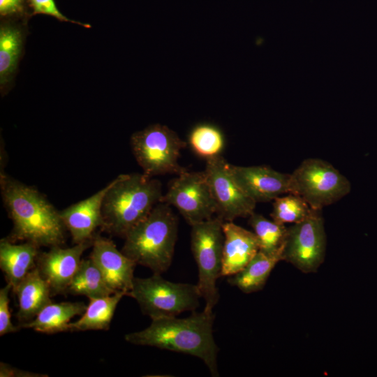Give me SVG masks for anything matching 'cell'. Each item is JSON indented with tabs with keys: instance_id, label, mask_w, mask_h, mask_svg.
<instances>
[{
	"instance_id": "obj_1",
	"label": "cell",
	"mask_w": 377,
	"mask_h": 377,
	"mask_svg": "<svg viewBox=\"0 0 377 377\" xmlns=\"http://www.w3.org/2000/svg\"><path fill=\"white\" fill-rule=\"evenodd\" d=\"M0 177L3 202L13 224L7 238L39 247L61 246L67 230L59 211L36 188L3 172Z\"/></svg>"
},
{
	"instance_id": "obj_2",
	"label": "cell",
	"mask_w": 377,
	"mask_h": 377,
	"mask_svg": "<svg viewBox=\"0 0 377 377\" xmlns=\"http://www.w3.org/2000/svg\"><path fill=\"white\" fill-rule=\"evenodd\" d=\"M213 312L193 311L178 318L163 317L151 320L150 325L125 335L133 345L151 346L201 359L212 376H219L217 356L219 348L213 335Z\"/></svg>"
},
{
	"instance_id": "obj_3",
	"label": "cell",
	"mask_w": 377,
	"mask_h": 377,
	"mask_svg": "<svg viewBox=\"0 0 377 377\" xmlns=\"http://www.w3.org/2000/svg\"><path fill=\"white\" fill-rule=\"evenodd\" d=\"M161 183L144 173L122 174L112 181L102 206L101 228L124 238L161 202Z\"/></svg>"
},
{
	"instance_id": "obj_4",
	"label": "cell",
	"mask_w": 377,
	"mask_h": 377,
	"mask_svg": "<svg viewBox=\"0 0 377 377\" xmlns=\"http://www.w3.org/2000/svg\"><path fill=\"white\" fill-rule=\"evenodd\" d=\"M178 219L160 202L125 236L121 252L135 262L162 274L170 266L177 239Z\"/></svg>"
},
{
	"instance_id": "obj_5",
	"label": "cell",
	"mask_w": 377,
	"mask_h": 377,
	"mask_svg": "<svg viewBox=\"0 0 377 377\" xmlns=\"http://www.w3.org/2000/svg\"><path fill=\"white\" fill-rule=\"evenodd\" d=\"M126 295L133 297L151 320L195 311L201 298L196 284L172 282L158 273L147 278L134 277Z\"/></svg>"
},
{
	"instance_id": "obj_6",
	"label": "cell",
	"mask_w": 377,
	"mask_h": 377,
	"mask_svg": "<svg viewBox=\"0 0 377 377\" xmlns=\"http://www.w3.org/2000/svg\"><path fill=\"white\" fill-rule=\"evenodd\" d=\"M223 222L216 216L191 226V246L198 270L196 285L205 302L204 311L209 313L220 297L216 281L222 271Z\"/></svg>"
},
{
	"instance_id": "obj_7",
	"label": "cell",
	"mask_w": 377,
	"mask_h": 377,
	"mask_svg": "<svg viewBox=\"0 0 377 377\" xmlns=\"http://www.w3.org/2000/svg\"><path fill=\"white\" fill-rule=\"evenodd\" d=\"M351 184L331 163L320 158L304 160L290 174V193L304 200L315 209H322L350 193Z\"/></svg>"
},
{
	"instance_id": "obj_8",
	"label": "cell",
	"mask_w": 377,
	"mask_h": 377,
	"mask_svg": "<svg viewBox=\"0 0 377 377\" xmlns=\"http://www.w3.org/2000/svg\"><path fill=\"white\" fill-rule=\"evenodd\" d=\"M131 145L137 163L149 177L179 175L186 170L178 160L186 142L167 126L156 124L135 132Z\"/></svg>"
},
{
	"instance_id": "obj_9",
	"label": "cell",
	"mask_w": 377,
	"mask_h": 377,
	"mask_svg": "<svg viewBox=\"0 0 377 377\" xmlns=\"http://www.w3.org/2000/svg\"><path fill=\"white\" fill-rule=\"evenodd\" d=\"M321 210L311 208L306 218L287 228L283 260L304 273L316 272L325 258L326 234Z\"/></svg>"
},
{
	"instance_id": "obj_10",
	"label": "cell",
	"mask_w": 377,
	"mask_h": 377,
	"mask_svg": "<svg viewBox=\"0 0 377 377\" xmlns=\"http://www.w3.org/2000/svg\"><path fill=\"white\" fill-rule=\"evenodd\" d=\"M177 175L161 202L177 209L191 226L212 218L216 206L205 171L185 170Z\"/></svg>"
},
{
	"instance_id": "obj_11",
	"label": "cell",
	"mask_w": 377,
	"mask_h": 377,
	"mask_svg": "<svg viewBox=\"0 0 377 377\" xmlns=\"http://www.w3.org/2000/svg\"><path fill=\"white\" fill-rule=\"evenodd\" d=\"M205 173L216 203V214L224 222L249 217L254 212L256 202L238 185L223 156L207 158Z\"/></svg>"
},
{
	"instance_id": "obj_12",
	"label": "cell",
	"mask_w": 377,
	"mask_h": 377,
	"mask_svg": "<svg viewBox=\"0 0 377 377\" xmlns=\"http://www.w3.org/2000/svg\"><path fill=\"white\" fill-rule=\"evenodd\" d=\"M93 239L72 247H50L47 252H40L36 267L49 285L52 295L67 293L68 288L80 265L81 257L92 246Z\"/></svg>"
},
{
	"instance_id": "obj_13",
	"label": "cell",
	"mask_w": 377,
	"mask_h": 377,
	"mask_svg": "<svg viewBox=\"0 0 377 377\" xmlns=\"http://www.w3.org/2000/svg\"><path fill=\"white\" fill-rule=\"evenodd\" d=\"M89 258L101 272L106 283L115 293L131 290L134 279V261L119 251L110 239L95 234Z\"/></svg>"
},
{
	"instance_id": "obj_14",
	"label": "cell",
	"mask_w": 377,
	"mask_h": 377,
	"mask_svg": "<svg viewBox=\"0 0 377 377\" xmlns=\"http://www.w3.org/2000/svg\"><path fill=\"white\" fill-rule=\"evenodd\" d=\"M230 168L238 185L256 203L274 200L282 194L290 193V174L265 165L230 164Z\"/></svg>"
},
{
	"instance_id": "obj_15",
	"label": "cell",
	"mask_w": 377,
	"mask_h": 377,
	"mask_svg": "<svg viewBox=\"0 0 377 377\" xmlns=\"http://www.w3.org/2000/svg\"><path fill=\"white\" fill-rule=\"evenodd\" d=\"M111 184L112 181L90 197L59 211L74 244L92 239L95 230L101 228L103 202Z\"/></svg>"
},
{
	"instance_id": "obj_16",
	"label": "cell",
	"mask_w": 377,
	"mask_h": 377,
	"mask_svg": "<svg viewBox=\"0 0 377 377\" xmlns=\"http://www.w3.org/2000/svg\"><path fill=\"white\" fill-rule=\"evenodd\" d=\"M224 242L221 276H232L251 261L260 250L258 239L251 232L232 221L223 223Z\"/></svg>"
},
{
	"instance_id": "obj_17",
	"label": "cell",
	"mask_w": 377,
	"mask_h": 377,
	"mask_svg": "<svg viewBox=\"0 0 377 377\" xmlns=\"http://www.w3.org/2000/svg\"><path fill=\"white\" fill-rule=\"evenodd\" d=\"M24 22L4 19L0 26V86L4 94L12 82L22 54L26 37Z\"/></svg>"
},
{
	"instance_id": "obj_18",
	"label": "cell",
	"mask_w": 377,
	"mask_h": 377,
	"mask_svg": "<svg viewBox=\"0 0 377 377\" xmlns=\"http://www.w3.org/2000/svg\"><path fill=\"white\" fill-rule=\"evenodd\" d=\"M39 248L29 242L16 244L7 237L0 240V268L12 290L36 266Z\"/></svg>"
},
{
	"instance_id": "obj_19",
	"label": "cell",
	"mask_w": 377,
	"mask_h": 377,
	"mask_svg": "<svg viewBox=\"0 0 377 377\" xmlns=\"http://www.w3.org/2000/svg\"><path fill=\"white\" fill-rule=\"evenodd\" d=\"M13 291L17 298V318L21 323L34 319L47 304L52 302L50 288L36 266Z\"/></svg>"
},
{
	"instance_id": "obj_20",
	"label": "cell",
	"mask_w": 377,
	"mask_h": 377,
	"mask_svg": "<svg viewBox=\"0 0 377 377\" xmlns=\"http://www.w3.org/2000/svg\"><path fill=\"white\" fill-rule=\"evenodd\" d=\"M86 308L83 302H50L34 319L20 323L18 327L49 334L69 331L70 320L81 316Z\"/></svg>"
},
{
	"instance_id": "obj_21",
	"label": "cell",
	"mask_w": 377,
	"mask_h": 377,
	"mask_svg": "<svg viewBox=\"0 0 377 377\" xmlns=\"http://www.w3.org/2000/svg\"><path fill=\"white\" fill-rule=\"evenodd\" d=\"M283 253L269 254L259 250L244 269L230 276L228 283L245 293L263 289L272 270L283 260Z\"/></svg>"
},
{
	"instance_id": "obj_22",
	"label": "cell",
	"mask_w": 377,
	"mask_h": 377,
	"mask_svg": "<svg viewBox=\"0 0 377 377\" xmlns=\"http://www.w3.org/2000/svg\"><path fill=\"white\" fill-rule=\"evenodd\" d=\"M126 295L124 292L89 298V302L81 317L70 323L69 331L108 330L117 304Z\"/></svg>"
},
{
	"instance_id": "obj_23",
	"label": "cell",
	"mask_w": 377,
	"mask_h": 377,
	"mask_svg": "<svg viewBox=\"0 0 377 377\" xmlns=\"http://www.w3.org/2000/svg\"><path fill=\"white\" fill-rule=\"evenodd\" d=\"M67 293L93 298L108 296L115 292L110 288L100 269L89 257L82 259Z\"/></svg>"
},
{
	"instance_id": "obj_24",
	"label": "cell",
	"mask_w": 377,
	"mask_h": 377,
	"mask_svg": "<svg viewBox=\"0 0 377 377\" xmlns=\"http://www.w3.org/2000/svg\"><path fill=\"white\" fill-rule=\"evenodd\" d=\"M249 224L253 230L260 251L273 254L283 251L287 235V227L253 212L249 216Z\"/></svg>"
},
{
	"instance_id": "obj_25",
	"label": "cell",
	"mask_w": 377,
	"mask_h": 377,
	"mask_svg": "<svg viewBox=\"0 0 377 377\" xmlns=\"http://www.w3.org/2000/svg\"><path fill=\"white\" fill-rule=\"evenodd\" d=\"M188 139L194 151L206 158L219 155L224 145L222 131L207 123L195 125L191 129Z\"/></svg>"
},
{
	"instance_id": "obj_26",
	"label": "cell",
	"mask_w": 377,
	"mask_h": 377,
	"mask_svg": "<svg viewBox=\"0 0 377 377\" xmlns=\"http://www.w3.org/2000/svg\"><path fill=\"white\" fill-rule=\"evenodd\" d=\"M311 210V207L300 196L289 193L274 200L270 216L280 224L296 223L306 218Z\"/></svg>"
},
{
	"instance_id": "obj_27",
	"label": "cell",
	"mask_w": 377,
	"mask_h": 377,
	"mask_svg": "<svg viewBox=\"0 0 377 377\" xmlns=\"http://www.w3.org/2000/svg\"><path fill=\"white\" fill-rule=\"evenodd\" d=\"M27 6L31 9L30 15L43 14L54 17L61 22H71L85 28H91V25L71 20L64 15L59 10L54 0H27Z\"/></svg>"
},
{
	"instance_id": "obj_28",
	"label": "cell",
	"mask_w": 377,
	"mask_h": 377,
	"mask_svg": "<svg viewBox=\"0 0 377 377\" xmlns=\"http://www.w3.org/2000/svg\"><path fill=\"white\" fill-rule=\"evenodd\" d=\"M13 287L8 283L0 289V336L13 333L20 330L18 326H15L11 321L10 311L9 293Z\"/></svg>"
},
{
	"instance_id": "obj_29",
	"label": "cell",
	"mask_w": 377,
	"mask_h": 377,
	"mask_svg": "<svg viewBox=\"0 0 377 377\" xmlns=\"http://www.w3.org/2000/svg\"><path fill=\"white\" fill-rule=\"evenodd\" d=\"M26 5L27 0H0L1 17L4 19L27 20L26 17H30V15L27 12Z\"/></svg>"
},
{
	"instance_id": "obj_30",
	"label": "cell",
	"mask_w": 377,
	"mask_h": 377,
	"mask_svg": "<svg viewBox=\"0 0 377 377\" xmlns=\"http://www.w3.org/2000/svg\"><path fill=\"white\" fill-rule=\"evenodd\" d=\"M0 376L1 377H47V375L37 374L17 368L4 363L0 364Z\"/></svg>"
}]
</instances>
